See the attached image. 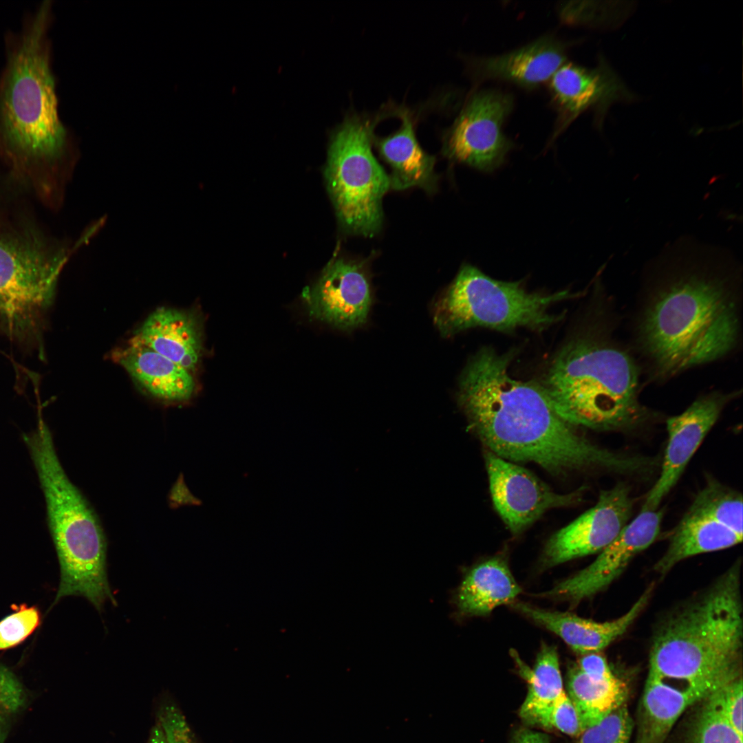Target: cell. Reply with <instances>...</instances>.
I'll list each match as a JSON object with an SVG mask.
<instances>
[{
    "label": "cell",
    "instance_id": "1",
    "mask_svg": "<svg viewBox=\"0 0 743 743\" xmlns=\"http://www.w3.org/2000/svg\"><path fill=\"white\" fill-rule=\"evenodd\" d=\"M648 275L635 332L653 376L667 379L736 349L740 274L731 255L681 241L660 256Z\"/></svg>",
    "mask_w": 743,
    "mask_h": 743
},
{
    "label": "cell",
    "instance_id": "2",
    "mask_svg": "<svg viewBox=\"0 0 743 743\" xmlns=\"http://www.w3.org/2000/svg\"><path fill=\"white\" fill-rule=\"evenodd\" d=\"M512 352L490 347L471 358L459 383L458 402L488 451L513 462H533L551 473L588 468L637 473L639 456L601 448L579 433L554 407L543 386L513 378Z\"/></svg>",
    "mask_w": 743,
    "mask_h": 743
},
{
    "label": "cell",
    "instance_id": "3",
    "mask_svg": "<svg viewBox=\"0 0 743 743\" xmlns=\"http://www.w3.org/2000/svg\"><path fill=\"white\" fill-rule=\"evenodd\" d=\"M741 600L735 566L660 625L651 646L648 673L682 682L699 700L742 676Z\"/></svg>",
    "mask_w": 743,
    "mask_h": 743
},
{
    "label": "cell",
    "instance_id": "4",
    "mask_svg": "<svg viewBox=\"0 0 743 743\" xmlns=\"http://www.w3.org/2000/svg\"><path fill=\"white\" fill-rule=\"evenodd\" d=\"M51 8L43 1L8 39L0 76V144L19 162H58L71 144L58 114L51 67Z\"/></svg>",
    "mask_w": 743,
    "mask_h": 743
},
{
    "label": "cell",
    "instance_id": "5",
    "mask_svg": "<svg viewBox=\"0 0 743 743\" xmlns=\"http://www.w3.org/2000/svg\"><path fill=\"white\" fill-rule=\"evenodd\" d=\"M639 377L632 354L611 331L594 332L561 349L543 387L557 411L571 424L627 430L650 416L639 399Z\"/></svg>",
    "mask_w": 743,
    "mask_h": 743
},
{
    "label": "cell",
    "instance_id": "6",
    "mask_svg": "<svg viewBox=\"0 0 743 743\" xmlns=\"http://www.w3.org/2000/svg\"><path fill=\"white\" fill-rule=\"evenodd\" d=\"M25 441L44 493L60 563L61 581L55 603L75 595L86 598L99 612L107 601L116 605L107 578V542L103 528L87 500L65 473L50 431L41 419Z\"/></svg>",
    "mask_w": 743,
    "mask_h": 743
},
{
    "label": "cell",
    "instance_id": "7",
    "mask_svg": "<svg viewBox=\"0 0 743 743\" xmlns=\"http://www.w3.org/2000/svg\"><path fill=\"white\" fill-rule=\"evenodd\" d=\"M573 297L568 290L546 294L528 292L519 282L498 281L465 265L433 303V319L444 337L475 327L542 330L561 318L550 313V307Z\"/></svg>",
    "mask_w": 743,
    "mask_h": 743
},
{
    "label": "cell",
    "instance_id": "8",
    "mask_svg": "<svg viewBox=\"0 0 743 743\" xmlns=\"http://www.w3.org/2000/svg\"><path fill=\"white\" fill-rule=\"evenodd\" d=\"M67 257L31 231L0 227V325L11 339L38 342Z\"/></svg>",
    "mask_w": 743,
    "mask_h": 743
},
{
    "label": "cell",
    "instance_id": "9",
    "mask_svg": "<svg viewBox=\"0 0 743 743\" xmlns=\"http://www.w3.org/2000/svg\"><path fill=\"white\" fill-rule=\"evenodd\" d=\"M372 127L358 116L346 118L334 133L326 167L327 187L342 225L371 235L382 224V200L389 176L372 151Z\"/></svg>",
    "mask_w": 743,
    "mask_h": 743
},
{
    "label": "cell",
    "instance_id": "10",
    "mask_svg": "<svg viewBox=\"0 0 743 743\" xmlns=\"http://www.w3.org/2000/svg\"><path fill=\"white\" fill-rule=\"evenodd\" d=\"M513 104L511 94L499 90L473 94L445 136L446 154L482 171L497 168L513 146L502 127Z\"/></svg>",
    "mask_w": 743,
    "mask_h": 743
},
{
    "label": "cell",
    "instance_id": "11",
    "mask_svg": "<svg viewBox=\"0 0 743 743\" xmlns=\"http://www.w3.org/2000/svg\"><path fill=\"white\" fill-rule=\"evenodd\" d=\"M492 500L513 534H519L549 509L579 502L583 489L568 494L553 491L529 470L499 457L484 453Z\"/></svg>",
    "mask_w": 743,
    "mask_h": 743
},
{
    "label": "cell",
    "instance_id": "12",
    "mask_svg": "<svg viewBox=\"0 0 743 743\" xmlns=\"http://www.w3.org/2000/svg\"><path fill=\"white\" fill-rule=\"evenodd\" d=\"M632 510L626 484L621 482L601 491L593 507L550 538L543 562L553 566L601 551L629 522Z\"/></svg>",
    "mask_w": 743,
    "mask_h": 743
},
{
    "label": "cell",
    "instance_id": "13",
    "mask_svg": "<svg viewBox=\"0 0 743 743\" xmlns=\"http://www.w3.org/2000/svg\"><path fill=\"white\" fill-rule=\"evenodd\" d=\"M663 512L642 509L588 566L546 593V596L579 602L601 592L626 568L638 553L649 547L660 530Z\"/></svg>",
    "mask_w": 743,
    "mask_h": 743
},
{
    "label": "cell",
    "instance_id": "14",
    "mask_svg": "<svg viewBox=\"0 0 743 743\" xmlns=\"http://www.w3.org/2000/svg\"><path fill=\"white\" fill-rule=\"evenodd\" d=\"M737 392L713 391L698 397L682 413L666 421L667 444L658 478L647 494L642 509H657L675 486L688 463Z\"/></svg>",
    "mask_w": 743,
    "mask_h": 743
},
{
    "label": "cell",
    "instance_id": "15",
    "mask_svg": "<svg viewBox=\"0 0 743 743\" xmlns=\"http://www.w3.org/2000/svg\"><path fill=\"white\" fill-rule=\"evenodd\" d=\"M303 298L311 316L344 330L365 324L372 304L365 271L343 259L332 260L319 281L303 292Z\"/></svg>",
    "mask_w": 743,
    "mask_h": 743
},
{
    "label": "cell",
    "instance_id": "16",
    "mask_svg": "<svg viewBox=\"0 0 743 743\" xmlns=\"http://www.w3.org/2000/svg\"><path fill=\"white\" fill-rule=\"evenodd\" d=\"M550 90L558 111L555 136L589 109L595 111L600 125L611 105L634 100V95L603 60L592 69L566 62L550 80Z\"/></svg>",
    "mask_w": 743,
    "mask_h": 743
},
{
    "label": "cell",
    "instance_id": "17",
    "mask_svg": "<svg viewBox=\"0 0 743 743\" xmlns=\"http://www.w3.org/2000/svg\"><path fill=\"white\" fill-rule=\"evenodd\" d=\"M566 51L561 41L546 35L506 54L473 59L472 72L478 82L495 79L533 89L550 80L566 63Z\"/></svg>",
    "mask_w": 743,
    "mask_h": 743
},
{
    "label": "cell",
    "instance_id": "18",
    "mask_svg": "<svg viewBox=\"0 0 743 743\" xmlns=\"http://www.w3.org/2000/svg\"><path fill=\"white\" fill-rule=\"evenodd\" d=\"M647 589L622 616L598 622L573 614L549 611L517 603L518 612L559 636L574 652L581 655L600 652L622 636L647 604L652 594Z\"/></svg>",
    "mask_w": 743,
    "mask_h": 743
},
{
    "label": "cell",
    "instance_id": "19",
    "mask_svg": "<svg viewBox=\"0 0 743 743\" xmlns=\"http://www.w3.org/2000/svg\"><path fill=\"white\" fill-rule=\"evenodd\" d=\"M132 338L192 374L203 353L202 331L197 317L175 308L155 310Z\"/></svg>",
    "mask_w": 743,
    "mask_h": 743
},
{
    "label": "cell",
    "instance_id": "20",
    "mask_svg": "<svg viewBox=\"0 0 743 743\" xmlns=\"http://www.w3.org/2000/svg\"><path fill=\"white\" fill-rule=\"evenodd\" d=\"M120 364L145 391L166 402L189 400L195 388L193 374L131 338L113 353Z\"/></svg>",
    "mask_w": 743,
    "mask_h": 743
},
{
    "label": "cell",
    "instance_id": "21",
    "mask_svg": "<svg viewBox=\"0 0 743 743\" xmlns=\"http://www.w3.org/2000/svg\"><path fill=\"white\" fill-rule=\"evenodd\" d=\"M521 592L506 561L493 557L478 563L464 575L455 601L464 616H484L512 603Z\"/></svg>",
    "mask_w": 743,
    "mask_h": 743
},
{
    "label": "cell",
    "instance_id": "22",
    "mask_svg": "<svg viewBox=\"0 0 743 743\" xmlns=\"http://www.w3.org/2000/svg\"><path fill=\"white\" fill-rule=\"evenodd\" d=\"M510 655L519 674L528 685L527 696L519 710L520 717L528 724L550 729L552 708L565 692L556 647L542 644L532 669L515 650H510Z\"/></svg>",
    "mask_w": 743,
    "mask_h": 743
},
{
    "label": "cell",
    "instance_id": "23",
    "mask_svg": "<svg viewBox=\"0 0 743 743\" xmlns=\"http://www.w3.org/2000/svg\"><path fill=\"white\" fill-rule=\"evenodd\" d=\"M699 700L649 674L640 702L636 743H664L682 712Z\"/></svg>",
    "mask_w": 743,
    "mask_h": 743
},
{
    "label": "cell",
    "instance_id": "24",
    "mask_svg": "<svg viewBox=\"0 0 743 743\" xmlns=\"http://www.w3.org/2000/svg\"><path fill=\"white\" fill-rule=\"evenodd\" d=\"M742 541V535L729 528L687 512L675 528L665 552L654 568L664 574L685 559L726 549Z\"/></svg>",
    "mask_w": 743,
    "mask_h": 743
},
{
    "label": "cell",
    "instance_id": "25",
    "mask_svg": "<svg viewBox=\"0 0 743 743\" xmlns=\"http://www.w3.org/2000/svg\"><path fill=\"white\" fill-rule=\"evenodd\" d=\"M400 116V128L377 142L381 155L392 169L389 177L390 187L397 190L428 184L433 176L435 163L434 158L419 145L410 115L403 111Z\"/></svg>",
    "mask_w": 743,
    "mask_h": 743
},
{
    "label": "cell",
    "instance_id": "26",
    "mask_svg": "<svg viewBox=\"0 0 743 743\" xmlns=\"http://www.w3.org/2000/svg\"><path fill=\"white\" fill-rule=\"evenodd\" d=\"M568 691L583 731L625 704L628 696L627 684L614 674H588L576 664L568 671Z\"/></svg>",
    "mask_w": 743,
    "mask_h": 743
},
{
    "label": "cell",
    "instance_id": "27",
    "mask_svg": "<svg viewBox=\"0 0 743 743\" xmlns=\"http://www.w3.org/2000/svg\"><path fill=\"white\" fill-rule=\"evenodd\" d=\"M688 513L710 519L742 535V497L715 480L696 495Z\"/></svg>",
    "mask_w": 743,
    "mask_h": 743
},
{
    "label": "cell",
    "instance_id": "28",
    "mask_svg": "<svg viewBox=\"0 0 743 743\" xmlns=\"http://www.w3.org/2000/svg\"><path fill=\"white\" fill-rule=\"evenodd\" d=\"M743 736L704 700L690 731L687 743H743Z\"/></svg>",
    "mask_w": 743,
    "mask_h": 743
},
{
    "label": "cell",
    "instance_id": "29",
    "mask_svg": "<svg viewBox=\"0 0 743 743\" xmlns=\"http://www.w3.org/2000/svg\"><path fill=\"white\" fill-rule=\"evenodd\" d=\"M633 722L626 704L584 730L577 743H629Z\"/></svg>",
    "mask_w": 743,
    "mask_h": 743
},
{
    "label": "cell",
    "instance_id": "30",
    "mask_svg": "<svg viewBox=\"0 0 743 743\" xmlns=\"http://www.w3.org/2000/svg\"><path fill=\"white\" fill-rule=\"evenodd\" d=\"M13 612L0 621V650L17 646L40 625L41 616L36 606H13Z\"/></svg>",
    "mask_w": 743,
    "mask_h": 743
},
{
    "label": "cell",
    "instance_id": "31",
    "mask_svg": "<svg viewBox=\"0 0 743 743\" xmlns=\"http://www.w3.org/2000/svg\"><path fill=\"white\" fill-rule=\"evenodd\" d=\"M742 684V676H740L718 689L704 700L714 707L743 736Z\"/></svg>",
    "mask_w": 743,
    "mask_h": 743
},
{
    "label": "cell",
    "instance_id": "32",
    "mask_svg": "<svg viewBox=\"0 0 743 743\" xmlns=\"http://www.w3.org/2000/svg\"><path fill=\"white\" fill-rule=\"evenodd\" d=\"M23 691L12 673L0 666V743L6 735L8 719L21 706Z\"/></svg>",
    "mask_w": 743,
    "mask_h": 743
},
{
    "label": "cell",
    "instance_id": "33",
    "mask_svg": "<svg viewBox=\"0 0 743 743\" xmlns=\"http://www.w3.org/2000/svg\"><path fill=\"white\" fill-rule=\"evenodd\" d=\"M158 722L167 743H196L184 715L175 705H164L160 710Z\"/></svg>",
    "mask_w": 743,
    "mask_h": 743
},
{
    "label": "cell",
    "instance_id": "34",
    "mask_svg": "<svg viewBox=\"0 0 743 743\" xmlns=\"http://www.w3.org/2000/svg\"><path fill=\"white\" fill-rule=\"evenodd\" d=\"M550 725V729H556L571 736H579L583 732L577 710L566 692L554 703Z\"/></svg>",
    "mask_w": 743,
    "mask_h": 743
},
{
    "label": "cell",
    "instance_id": "35",
    "mask_svg": "<svg viewBox=\"0 0 743 743\" xmlns=\"http://www.w3.org/2000/svg\"><path fill=\"white\" fill-rule=\"evenodd\" d=\"M576 665L581 670L588 674L602 676H610L614 674L606 658L600 652L581 655Z\"/></svg>",
    "mask_w": 743,
    "mask_h": 743
},
{
    "label": "cell",
    "instance_id": "36",
    "mask_svg": "<svg viewBox=\"0 0 743 743\" xmlns=\"http://www.w3.org/2000/svg\"><path fill=\"white\" fill-rule=\"evenodd\" d=\"M549 737L526 728L519 729L513 735L511 743H549Z\"/></svg>",
    "mask_w": 743,
    "mask_h": 743
},
{
    "label": "cell",
    "instance_id": "37",
    "mask_svg": "<svg viewBox=\"0 0 743 743\" xmlns=\"http://www.w3.org/2000/svg\"><path fill=\"white\" fill-rule=\"evenodd\" d=\"M147 743H167L162 728L158 721L152 728Z\"/></svg>",
    "mask_w": 743,
    "mask_h": 743
}]
</instances>
